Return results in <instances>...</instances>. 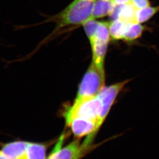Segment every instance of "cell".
Listing matches in <instances>:
<instances>
[{"label": "cell", "instance_id": "5bb4252c", "mask_svg": "<svg viewBox=\"0 0 159 159\" xmlns=\"http://www.w3.org/2000/svg\"><path fill=\"white\" fill-rule=\"evenodd\" d=\"M159 12V5L156 6H148L143 9H139L136 11V22L143 23L152 18L156 14Z\"/></svg>", "mask_w": 159, "mask_h": 159}, {"label": "cell", "instance_id": "3957f363", "mask_svg": "<svg viewBox=\"0 0 159 159\" xmlns=\"http://www.w3.org/2000/svg\"><path fill=\"white\" fill-rule=\"evenodd\" d=\"M102 110L101 101L97 96L78 102H74L64 113L65 121L74 118H82L98 122Z\"/></svg>", "mask_w": 159, "mask_h": 159}, {"label": "cell", "instance_id": "9c48e42d", "mask_svg": "<svg viewBox=\"0 0 159 159\" xmlns=\"http://www.w3.org/2000/svg\"><path fill=\"white\" fill-rule=\"evenodd\" d=\"M115 5L113 0H96L92 12V19H96L110 15Z\"/></svg>", "mask_w": 159, "mask_h": 159}, {"label": "cell", "instance_id": "7a4b0ae2", "mask_svg": "<svg viewBox=\"0 0 159 159\" xmlns=\"http://www.w3.org/2000/svg\"><path fill=\"white\" fill-rule=\"evenodd\" d=\"M104 69L92 61L80 85L75 102L82 101L97 96L104 88Z\"/></svg>", "mask_w": 159, "mask_h": 159}, {"label": "cell", "instance_id": "2e32d148", "mask_svg": "<svg viewBox=\"0 0 159 159\" xmlns=\"http://www.w3.org/2000/svg\"><path fill=\"white\" fill-rule=\"evenodd\" d=\"M109 26L110 23L108 22H99L95 37L109 41L110 37Z\"/></svg>", "mask_w": 159, "mask_h": 159}, {"label": "cell", "instance_id": "9a60e30c", "mask_svg": "<svg viewBox=\"0 0 159 159\" xmlns=\"http://www.w3.org/2000/svg\"><path fill=\"white\" fill-rule=\"evenodd\" d=\"M99 24V22L97 21L95 19H90L83 24L86 34L91 43L95 37L97 30Z\"/></svg>", "mask_w": 159, "mask_h": 159}, {"label": "cell", "instance_id": "ac0fdd59", "mask_svg": "<svg viewBox=\"0 0 159 159\" xmlns=\"http://www.w3.org/2000/svg\"><path fill=\"white\" fill-rule=\"evenodd\" d=\"M114 2L116 5L125 4L129 3L132 0H113Z\"/></svg>", "mask_w": 159, "mask_h": 159}, {"label": "cell", "instance_id": "ba28073f", "mask_svg": "<svg viewBox=\"0 0 159 159\" xmlns=\"http://www.w3.org/2000/svg\"><path fill=\"white\" fill-rule=\"evenodd\" d=\"M109 42L94 37L90 43L93 53V61L101 69H104V58Z\"/></svg>", "mask_w": 159, "mask_h": 159}, {"label": "cell", "instance_id": "30bf717a", "mask_svg": "<svg viewBox=\"0 0 159 159\" xmlns=\"http://www.w3.org/2000/svg\"><path fill=\"white\" fill-rule=\"evenodd\" d=\"M47 149V145L44 143L29 142L26 159H46Z\"/></svg>", "mask_w": 159, "mask_h": 159}, {"label": "cell", "instance_id": "4fadbf2b", "mask_svg": "<svg viewBox=\"0 0 159 159\" xmlns=\"http://www.w3.org/2000/svg\"><path fill=\"white\" fill-rule=\"evenodd\" d=\"M136 11L137 9L130 2L121 5L118 15V19L127 23L136 22L135 15Z\"/></svg>", "mask_w": 159, "mask_h": 159}, {"label": "cell", "instance_id": "d6986e66", "mask_svg": "<svg viewBox=\"0 0 159 159\" xmlns=\"http://www.w3.org/2000/svg\"><path fill=\"white\" fill-rule=\"evenodd\" d=\"M0 159H8L0 151Z\"/></svg>", "mask_w": 159, "mask_h": 159}, {"label": "cell", "instance_id": "e0dca14e", "mask_svg": "<svg viewBox=\"0 0 159 159\" xmlns=\"http://www.w3.org/2000/svg\"><path fill=\"white\" fill-rule=\"evenodd\" d=\"M130 3L137 10L150 6V2L149 0H132Z\"/></svg>", "mask_w": 159, "mask_h": 159}, {"label": "cell", "instance_id": "277c9868", "mask_svg": "<svg viewBox=\"0 0 159 159\" xmlns=\"http://www.w3.org/2000/svg\"><path fill=\"white\" fill-rule=\"evenodd\" d=\"M64 139L65 135H61L46 159H81L90 149L91 145L84 142L81 143L78 139L63 147Z\"/></svg>", "mask_w": 159, "mask_h": 159}, {"label": "cell", "instance_id": "52a82bcc", "mask_svg": "<svg viewBox=\"0 0 159 159\" xmlns=\"http://www.w3.org/2000/svg\"><path fill=\"white\" fill-rule=\"evenodd\" d=\"M29 142L15 141L4 144L0 151L8 159H26Z\"/></svg>", "mask_w": 159, "mask_h": 159}, {"label": "cell", "instance_id": "6da1fadb", "mask_svg": "<svg viewBox=\"0 0 159 159\" xmlns=\"http://www.w3.org/2000/svg\"><path fill=\"white\" fill-rule=\"evenodd\" d=\"M96 0H74L62 11L52 18L58 28L84 24L92 19Z\"/></svg>", "mask_w": 159, "mask_h": 159}, {"label": "cell", "instance_id": "7c38bea8", "mask_svg": "<svg viewBox=\"0 0 159 159\" xmlns=\"http://www.w3.org/2000/svg\"><path fill=\"white\" fill-rule=\"evenodd\" d=\"M127 23L120 19H117L110 23V34L112 39H123L127 27Z\"/></svg>", "mask_w": 159, "mask_h": 159}, {"label": "cell", "instance_id": "8fae6325", "mask_svg": "<svg viewBox=\"0 0 159 159\" xmlns=\"http://www.w3.org/2000/svg\"><path fill=\"white\" fill-rule=\"evenodd\" d=\"M147 28L138 22H131L127 24V27L124 34V39L127 41H132L139 39Z\"/></svg>", "mask_w": 159, "mask_h": 159}, {"label": "cell", "instance_id": "5b68a950", "mask_svg": "<svg viewBox=\"0 0 159 159\" xmlns=\"http://www.w3.org/2000/svg\"><path fill=\"white\" fill-rule=\"evenodd\" d=\"M129 81V80H127L108 87H104L100 92L98 96L101 101L102 110L97 122V131L108 115L118 93Z\"/></svg>", "mask_w": 159, "mask_h": 159}, {"label": "cell", "instance_id": "8992f818", "mask_svg": "<svg viewBox=\"0 0 159 159\" xmlns=\"http://www.w3.org/2000/svg\"><path fill=\"white\" fill-rule=\"evenodd\" d=\"M66 124L70 128L72 133L77 138L87 135L84 142L88 145H91L97 132L96 121L82 118H74L66 122Z\"/></svg>", "mask_w": 159, "mask_h": 159}]
</instances>
